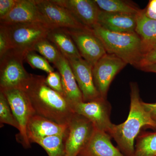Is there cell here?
<instances>
[{"label": "cell", "instance_id": "d4e9b609", "mask_svg": "<svg viewBox=\"0 0 156 156\" xmlns=\"http://www.w3.org/2000/svg\"><path fill=\"white\" fill-rule=\"evenodd\" d=\"M0 123L7 124L19 130V126L15 119L7 98L0 92Z\"/></svg>", "mask_w": 156, "mask_h": 156}, {"label": "cell", "instance_id": "9a60e30c", "mask_svg": "<svg viewBox=\"0 0 156 156\" xmlns=\"http://www.w3.org/2000/svg\"><path fill=\"white\" fill-rule=\"evenodd\" d=\"M61 76L62 83L65 97L73 107L84 101L83 94L78 86L69 62L61 54L54 64Z\"/></svg>", "mask_w": 156, "mask_h": 156}, {"label": "cell", "instance_id": "7402d4cb", "mask_svg": "<svg viewBox=\"0 0 156 156\" xmlns=\"http://www.w3.org/2000/svg\"><path fill=\"white\" fill-rule=\"evenodd\" d=\"M136 140L133 156H156V131L140 132Z\"/></svg>", "mask_w": 156, "mask_h": 156}, {"label": "cell", "instance_id": "4316f807", "mask_svg": "<svg viewBox=\"0 0 156 156\" xmlns=\"http://www.w3.org/2000/svg\"><path fill=\"white\" fill-rule=\"evenodd\" d=\"M45 82L51 89L64 96L61 76L58 72L54 71L48 74V76L45 79Z\"/></svg>", "mask_w": 156, "mask_h": 156}, {"label": "cell", "instance_id": "cb8c5ba5", "mask_svg": "<svg viewBox=\"0 0 156 156\" xmlns=\"http://www.w3.org/2000/svg\"><path fill=\"white\" fill-rule=\"evenodd\" d=\"M33 51L38 52L49 62L54 65L58 61L62 54L56 46L47 38L38 42L34 46Z\"/></svg>", "mask_w": 156, "mask_h": 156}, {"label": "cell", "instance_id": "484cf974", "mask_svg": "<svg viewBox=\"0 0 156 156\" xmlns=\"http://www.w3.org/2000/svg\"><path fill=\"white\" fill-rule=\"evenodd\" d=\"M25 60L33 68L42 70L48 74L54 72V69L50 65L48 60L37 54L35 51L27 52L25 55Z\"/></svg>", "mask_w": 156, "mask_h": 156}, {"label": "cell", "instance_id": "52a82bcc", "mask_svg": "<svg viewBox=\"0 0 156 156\" xmlns=\"http://www.w3.org/2000/svg\"><path fill=\"white\" fill-rule=\"evenodd\" d=\"M95 130L91 121L75 113L68 125L65 141V156H78L89 142Z\"/></svg>", "mask_w": 156, "mask_h": 156}, {"label": "cell", "instance_id": "2e32d148", "mask_svg": "<svg viewBox=\"0 0 156 156\" xmlns=\"http://www.w3.org/2000/svg\"><path fill=\"white\" fill-rule=\"evenodd\" d=\"M68 132V125L58 124L37 114L30 118L27 126V135L30 142L34 138L52 135L66 136Z\"/></svg>", "mask_w": 156, "mask_h": 156}, {"label": "cell", "instance_id": "8992f818", "mask_svg": "<svg viewBox=\"0 0 156 156\" xmlns=\"http://www.w3.org/2000/svg\"><path fill=\"white\" fill-rule=\"evenodd\" d=\"M25 55L11 49L0 57V89L20 87L29 77L23 66Z\"/></svg>", "mask_w": 156, "mask_h": 156}, {"label": "cell", "instance_id": "83f0119b", "mask_svg": "<svg viewBox=\"0 0 156 156\" xmlns=\"http://www.w3.org/2000/svg\"><path fill=\"white\" fill-rule=\"evenodd\" d=\"M17 0L0 1V19L7 16L17 3Z\"/></svg>", "mask_w": 156, "mask_h": 156}, {"label": "cell", "instance_id": "e0dca14e", "mask_svg": "<svg viewBox=\"0 0 156 156\" xmlns=\"http://www.w3.org/2000/svg\"><path fill=\"white\" fill-rule=\"evenodd\" d=\"M111 138L106 132L95 128L91 139L78 156H126L113 145Z\"/></svg>", "mask_w": 156, "mask_h": 156}, {"label": "cell", "instance_id": "4dcf8cb0", "mask_svg": "<svg viewBox=\"0 0 156 156\" xmlns=\"http://www.w3.org/2000/svg\"><path fill=\"white\" fill-rule=\"evenodd\" d=\"M147 17L156 20V0H151L144 9Z\"/></svg>", "mask_w": 156, "mask_h": 156}, {"label": "cell", "instance_id": "7a4b0ae2", "mask_svg": "<svg viewBox=\"0 0 156 156\" xmlns=\"http://www.w3.org/2000/svg\"><path fill=\"white\" fill-rule=\"evenodd\" d=\"M130 87L131 103L128 118L122 124H114L109 134L126 156H133L134 141L141 129L149 128L156 131V123L143 105L137 84L131 83Z\"/></svg>", "mask_w": 156, "mask_h": 156}, {"label": "cell", "instance_id": "1f68e13d", "mask_svg": "<svg viewBox=\"0 0 156 156\" xmlns=\"http://www.w3.org/2000/svg\"><path fill=\"white\" fill-rule=\"evenodd\" d=\"M142 104L146 110L149 114L151 118L156 124V102L149 103L143 101Z\"/></svg>", "mask_w": 156, "mask_h": 156}, {"label": "cell", "instance_id": "ba28073f", "mask_svg": "<svg viewBox=\"0 0 156 156\" xmlns=\"http://www.w3.org/2000/svg\"><path fill=\"white\" fill-rule=\"evenodd\" d=\"M76 113L81 115L91 121L95 128L109 134L114 124L111 121V106L102 98L89 101H83L73 107Z\"/></svg>", "mask_w": 156, "mask_h": 156}, {"label": "cell", "instance_id": "6da1fadb", "mask_svg": "<svg viewBox=\"0 0 156 156\" xmlns=\"http://www.w3.org/2000/svg\"><path fill=\"white\" fill-rule=\"evenodd\" d=\"M45 76L30 74L21 87L28 95L36 113L61 124L68 125L75 113L64 96L51 89Z\"/></svg>", "mask_w": 156, "mask_h": 156}, {"label": "cell", "instance_id": "30bf717a", "mask_svg": "<svg viewBox=\"0 0 156 156\" xmlns=\"http://www.w3.org/2000/svg\"><path fill=\"white\" fill-rule=\"evenodd\" d=\"M36 2L47 25L51 29L89 28L78 21L67 9L58 5L54 0H36Z\"/></svg>", "mask_w": 156, "mask_h": 156}, {"label": "cell", "instance_id": "5b68a950", "mask_svg": "<svg viewBox=\"0 0 156 156\" xmlns=\"http://www.w3.org/2000/svg\"><path fill=\"white\" fill-rule=\"evenodd\" d=\"M5 95L19 126V139L25 148L30 147L27 135V126L32 116L36 114L28 95L20 87L0 89Z\"/></svg>", "mask_w": 156, "mask_h": 156}, {"label": "cell", "instance_id": "8fae6325", "mask_svg": "<svg viewBox=\"0 0 156 156\" xmlns=\"http://www.w3.org/2000/svg\"><path fill=\"white\" fill-rule=\"evenodd\" d=\"M81 57L92 66L107 52L102 43L91 29H66Z\"/></svg>", "mask_w": 156, "mask_h": 156}, {"label": "cell", "instance_id": "603a6c76", "mask_svg": "<svg viewBox=\"0 0 156 156\" xmlns=\"http://www.w3.org/2000/svg\"><path fill=\"white\" fill-rule=\"evenodd\" d=\"M101 11L112 13L136 14L140 9L122 0H94Z\"/></svg>", "mask_w": 156, "mask_h": 156}, {"label": "cell", "instance_id": "3957f363", "mask_svg": "<svg viewBox=\"0 0 156 156\" xmlns=\"http://www.w3.org/2000/svg\"><path fill=\"white\" fill-rule=\"evenodd\" d=\"M91 29L102 43L107 53L115 55L127 64L139 67L143 57L141 41L135 32H115L105 29L98 24Z\"/></svg>", "mask_w": 156, "mask_h": 156}, {"label": "cell", "instance_id": "f1b7e54d", "mask_svg": "<svg viewBox=\"0 0 156 156\" xmlns=\"http://www.w3.org/2000/svg\"><path fill=\"white\" fill-rule=\"evenodd\" d=\"M10 50L8 37L2 27H0V57Z\"/></svg>", "mask_w": 156, "mask_h": 156}, {"label": "cell", "instance_id": "9c48e42d", "mask_svg": "<svg viewBox=\"0 0 156 156\" xmlns=\"http://www.w3.org/2000/svg\"><path fill=\"white\" fill-rule=\"evenodd\" d=\"M127 64L115 55L107 53L93 66V80L101 97L107 99L108 92L112 81Z\"/></svg>", "mask_w": 156, "mask_h": 156}, {"label": "cell", "instance_id": "7c38bea8", "mask_svg": "<svg viewBox=\"0 0 156 156\" xmlns=\"http://www.w3.org/2000/svg\"><path fill=\"white\" fill-rule=\"evenodd\" d=\"M68 60L83 94L84 101H90L101 97L94 83L93 66L83 58Z\"/></svg>", "mask_w": 156, "mask_h": 156}, {"label": "cell", "instance_id": "5bb4252c", "mask_svg": "<svg viewBox=\"0 0 156 156\" xmlns=\"http://www.w3.org/2000/svg\"><path fill=\"white\" fill-rule=\"evenodd\" d=\"M67 9L85 27L92 29L98 24L100 10L92 0H54Z\"/></svg>", "mask_w": 156, "mask_h": 156}, {"label": "cell", "instance_id": "f546056e", "mask_svg": "<svg viewBox=\"0 0 156 156\" xmlns=\"http://www.w3.org/2000/svg\"><path fill=\"white\" fill-rule=\"evenodd\" d=\"M153 64H156V48L143 56L139 68Z\"/></svg>", "mask_w": 156, "mask_h": 156}, {"label": "cell", "instance_id": "44dd1931", "mask_svg": "<svg viewBox=\"0 0 156 156\" xmlns=\"http://www.w3.org/2000/svg\"><path fill=\"white\" fill-rule=\"evenodd\" d=\"M66 136L64 135H52L31 140L30 143H35L42 147L48 156H65V141Z\"/></svg>", "mask_w": 156, "mask_h": 156}, {"label": "cell", "instance_id": "ac0fdd59", "mask_svg": "<svg viewBox=\"0 0 156 156\" xmlns=\"http://www.w3.org/2000/svg\"><path fill=\"white\" fill-rule=\"evenodd\" d=\"M136 14L112 13L100 11L98 24L111 31L119 33L134 32Z\"/></svg>", "mask_w": 156, "mask_h": 156}, {"label": "cell", "instance_id": "ffe728a7", "mask_svg": "<svg viewBox=\"0 0 156 156\" xmlns=\"http://www.w3.org/2000/svg\"><path fill=\"white\" fill-rule=\"evenodd\" d=\"M47 38L67 59L82 58L66 29H51Z\"/></svg>", "mask_w": 156, "mask_h": 156}, {"label": "cell", "instance_id": "d6986e66", "mask_svg": "<svg viewBox=\"0 0 156 156\" xmlns=\"http://www.w3.org/2000/svg\"><path fill=\"white\" fill-rule=\"evenodd\" d=\"M135 32L141 41L143 56L156 48V20L147 17L144 9L136 14Z\"/></svg>", "mask_w": 156, "mask_h": 156}, {"label": "cell", "instance_id": "d6a6232c", "mask_svg": "<svg viewBox=\"0 0 156 156\" xmlns=\"http://www.w3.org/2000/svg\"><path fill=\"white\" fill-rule=\"evenodd\" d=\"M140 69L144 71L156 73V64L148 65L140 68Z\"/></svg>", "mask_w": 156, "mask_h": 156}, {"label": "cell", "instance_id": "4fadbf2b", "mask_svg": "<svg viewBox=\"0 0 156 156\" xmlns=\"http://www.w3.org/2000/svg\"><path fill=\"white\" fill-rule=\"evenodd\" d=\"M36 22L48 25L39 11L36 0H17L9 14L0 19L1 24L4 25Z\"/></svg>", "mask_w": 156, "mask_h": 156}, {"label": "cell", "instance_id": "277c9868", "mask_svg": "<svg viewBox=\"0 0 156 156\" xmlns=\"http://www.w3.org/2000/svg\"><path fill=\"white\" fill-rule=\"evenodd\" d=\"M9 40L10 50L12 49L26 54L33 51L34 45L48 36L51 29L42 23L21 24H1Z\"/></svg>", "mask_w": 156, "mask_h": 156}]
</instances>
